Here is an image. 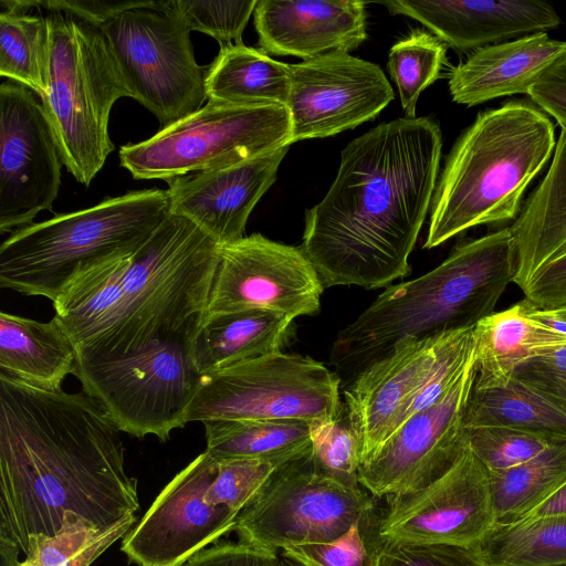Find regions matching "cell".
<instances>
[{
	"instance_id": "8fae6325",
	"label": "cell",
	"mask_w": 566,
	"mask_h": 566,
	"mask_svg": "<svg viewBox=\"0 0 566 566\" xmlns=\"http://www.w3.org/2000/svg\"><path fill=\"white\" fill-rule=\"evenodd\" d=\"M101 29L130 97L161 128L202 107L209 65L196 62L190 31L168 1L123 11Z\"/></svg>"
},
{
	"instance_id": "f6af8a7d",
	"label": "cell",
	"mask_w": 566,
	"mask_h": 566,
	"mask_svg": "<svg viewBox=\"0 0 566 566\" xmlns=\"http://www.w3.org/2000/svg\"><path fill=\"white\" fill-rule=\"evenodd\" d=\"M527 95L566 132V54L544 73Z\"/></svg>"
},
{
	"instance_id": "5b68a950",
	"label": "cell",
	"mask_w": 566,
	"mask_h": 566,
	"mask_svg": "<svg viewBox=\"0 0 566 566\" xmlns=\"http://www.w3.org/2000/svg\"><path fill=\"white\" fill-rule=\"evenodd\" d=\"M220 245L170 212L129 258L112 329L80 357L118 358L151 346L188 343L207 310Z\"/></svg>"
},
{
	"instance_id": "681fc988",
	"label": "cell",
	"mask_w": 566,
	"mask_h": 566,
	"mask_svg": "<svg viewBox=\"0 0 566 566\" xmlns=\"http://www.w3.org/2000/svg\"><path fill=\"white\" fill-rule=\"evenodd\" d=\"M18 566H41V565L30 558H25L23 562H20Z\"/></svg>"
},
{
	"instance_id": "44dd1931",
	"label": "cell",
	"mask_w": 566,
	"mask_h": 566,
	"mask_svg": "<svg viewBox=\"0 0 566 566\" xmlns=\"http://www.w3.org/2000/svg\"><path fill=\"white\" fill-rule=\"evenodd\" d=\"M289 148L284 146L224 168L166 181L170 212L192 221L219 245L241 240L250 213L276 180Z\"/></svg>"
},
{
	"instance_id": "7dc6e473",
	"label": "cell",
	"mask_w": 566,
	"mask_h": 566,
	"mask_svg": "<svg viewBox=\"0 0 566 566\" xmlns=\"http://www.w3.org/2000/svg\"><path fill=\"white\" fill-rule=\"evenodd\" d=\"M551 516H566V482L521 521Z\"/></svg>"
},
{
	"instance_id": "bcb514c9",
	"label": "cell",
	"mask_w": 566,
	"mask_h": 566,
	"mask_svg": "<svg viewBox=\"0 0 566 566\" xmlns=\"http://www.w3.org/2000/svg\"><path fill=\"white\" fill-rule=\"evenodd\" d=\"M38 6L74 13L99 27L123 11L136 8L154 7L157 1H35Z\"/></svg>"
},
{
	"instance_id": "277c9868",
	"label": "cell",
	"mask_w": 566,
	"mask_h": 566,
	"mask_svg": "<svg viewBox=\"0 0 566 566\" xmlns=\"http://www.w3.org/2000/svg\"><path fill=\"white\" fill-rule=\"evenodd\" d=\"M556 143L549 116L528 102L510 101L480 112L447 157L423 248L476 226L515 220L526 188L554 155Z\"/></svg>"
},
{
	"instance_id": "d6986e66",
	"label": "cell",
	"mask_w": 566,
	"mask_h": 566,
	"mask_svg": "<svg viewBox=\"0 0 566 566\" xmlns=\"http://www.w3.org/2000/svg\"><path fill=\"white\" fill-rule=\"evenodd\" d=\"M516 252L513 283L534 310H566V132L552 163L510 227Z\"/></svg>"
},
{
	"instance_id": "f35d334b",
	"label": "cell",
	"mask_w": 566,
	"mask_h": 566,
	"mask_svg": "<svg viewBox=\"0 0 566 566\" xmlns=\"http://www.w3.org/2000/svg\"><path fill=\"white\" fill-rule=\"evenodd\" d=\"M175 15L191 31L214 38L220 49L243 43V30L254 11L251 1H168Z\"/></svg>"
},
{
	"instance_id": "d590c367",
	"label": "cell",
	"mask_w": 566,
	"mask_h": 566,
	"mask_svg": "<svg viewBox=\"0 0 566 566\" xmlns=\"http://www.w3.org/2000/svg\"><path fill=\"white\" fill-rule=\"evenodd\" d=\"M446 53L447 45L423 30L411 32L391 46L387 66L407 117H415L417 101L438 78Z\"/></svg>"
},
{
	"instance_id": "ee69618b",
	"label": "cell",
	"mask_w": 566,
	"mask_h": 566,
	"mask_svg": "<svg viewBox=\"0 0 566 566\" xmlns=\"http://www.w3.org/2000/svg\"><path fill=\"white\" fill-rule=\"evenodd\" d=\"M279 557L280 553L240 541L205 548L180 566H277Z\"/></svg>"
},
{
	"instance_id": "484cf974",
	"label": "cell",
	"mask_w": 566,
	"mask_h": 566,
	"mask_svg": "<svg viewBox=\"0 0 566 566\" xmlns=\"http://www.w3.org/2000/svg\"><path fill=\"white\" fill-rule=\"evenodd\" d=\"M76 368V347L55 317L39 322L0 313V373L31 386L59 390Z\"/></svg>"
},
{
	"instance_id": "4fadbf2b",
	"label": "cell",
	"mask_w": 566,
	"mask_h": 566,
	"mask_svg": "<svg viewBox=\"0 0 566 566\" xmlns=\"http://www.w3.org/2000/svg\"><path fill=\"white\" fill-rule=\"evenodd\" d=\"M386 500L376 521L381 542L473 547L495 524L489 472L468 441L438 479Z\"/></svg>"
},
{
	"instance_id": "e575fe53",
	"label": "cell",
	"mask_w": 566,
	"mask_h": 566,
	"mask_svg": "<svg viewBox=\"0 0 566 566\" xmlns=\"http://www.w3.org/2000/svg\"><path fill=\"white\" fill-rule=\"evenodd\" d=\"M135 522V514H129L98 526L78 514L65 513L55 534L29 536L25 556L41 566H90L126 535Z\"/></svg>"
},
{
	"instance_id": "e0dca14e",
	"label": "cell",
	"mask_w": 566,
	"mask_h": 566,
	"mask_svg": "<svg viewBox=\"0 0 566 566\" xmlns=\"http://www.w3.org/2000/svg\"><path fill=\"white\" fill-rule=\"evenodd\" d=\"M214 459L203 451L164 488L122 552L138 566H180L231 531L239 512L208 501Z\"/></svg>"
},
{
	"instance_id": "c3c4849f",
	"label": "cell",
	"mask_w": 566,
	"mask_h": 566,
	"mask_svg": "<svg viewBox=\"0 0 566 566\" xmlns=\"http://www.w3.org/2000/svg\"><path fill=\"white\" fill-rule=\"evenodd\" d=\"M277 566H296V565L280 554Z\"/></svg>"
},
{
	"instance_id": "d4e9b609",
	"label": "cell",
	"mask_w": 566,
	"mask_h": 566,
	"mask_svg": "<svg viewBox=\"0 0 566 566\" xmlns=\"http://www.w3.org/2000/svg\"><path fill=\"white\" fill-rule=\"evenodd\" d=\"M293 318L250 310L205 314L189 344V358L202 376L264 355L280 353Z\"/></svg>"
},
{
	"instance_id": "ab89813d",
	"label": "cell",
	"mask_w": 566,
	"mask_h": 566,
	"mask_svg": "<svg viewBox=\"0 0 566 566\" xmlns=\"http://www.w3.org/2000/svg\"><path fill=\"white\" fill-rule=\"evenodd\" d=\"M310 431L312 452L321 468L347 484H359L360 444L345 407L339 418L311 423Z\"/></svg>"
},
{
	"instance_id": "ffe728a7",
	"label": "cell",
	"mask_w": 566,
	"mask_h": 566,
	"mask_svg": "<svg viewBox=\"0 0 566 566\" xmlns=\"http://www.w3.org/2000/svg\"><path fill=\"white\" fill-rule=\"evenodd\" d=\"M444 334L402 339L344 388V407L360 444L361 462L406 420L432 374Z\"/></svg>"
},
{
	"instance_id": "cb8c5ba5",
	"label": "cell",
	"mask_w": 566,
	"mask_h": 566,
	"mask_svg": "<svg viewBox=\"0 0 566 566\" xmlns=\"http://www.w3.org/2000/svg\"><path fill=\"white\" fill-rule=\"evenodd\" d=\"M566 54V41L547 32L524 35L473 51L449 76L452 99L469 107L494 98L528 94Z\"/></svg>"
},
{
	"instance_id": "f1b7e54d",
	"label": "cell",
	"mask_w": 566,
	"mask_h": 566,
	"mask_svg": "<svg viewBox=\"0 0 566 566\" xmlns=\"http://www.w3.org/2000/svg\"><path fill=\"white\" fill-rule=\"evenodd\" d=\"M290 87V64L243 43L220 49L206 81L207 99L219 104L286 106Z\"/></svg>"
},
{
	"instance_id": "836d02e7",
	"label": "cell",
	"mask_w": 566,
	"mask_h": 566,
	"mask_svg": "<svg viewBox=\"0 0 566 566\" xmlns=\"http://www.w3.org/2000/svg\"><path fill=\"white\" fill-rule=\"evenodd\" d=\"M475 548L488 566H566V516L494 524Z\"/></svg>"
},
{
	"instance_id": "603a6c76",
	"label": "cell",
	"mask_w": 566,
	"mask_h": 566,
	"mask_svg": "<svg viewBox=\"0 0 566 566\" xmlns=\"http://www.w3.org/2000/svg\"><path fill=\"white\" fill-rule=\"evenodd\" d=\"M366 2L258 0L254 25L262 51L304 61L347 52L367 38Z\"/></svg>"
},
{
	"instance_id": "9a60e30c",
	"label": "cell",
	"mask_w": 566,
	"mask_h": 566,
	"mask_svg": "<svg viewBox=\"0 0 566 566\" xmlns=\"http://www.w3.org/2000/svg\"><path fill=\"white\" fill-rule=\"evenodd\" d=\"M323 291L300 247L253 233L220 245L205 314L262 310L294 319L316 314Z\"/></svg>"
},
{
	"instance_id": "52a82bcc",
	"label": "cell",
	"mask_w": 566,
	"mask_h": 566,
	"mask_svg": "<svg viewBox=\"0 0 566 566\" xmlns=\"http://www.w3.org/2000/svg\"><path fill=\"white\" fill-rule=\"evenodd\" d=\"M48 11V92L40 99L63 165L88 186L114 150L111 109L130 94L101 27L71 12Z\"/></svg>"
},
{
	"instance_id": "f546056e",
	"label": "cell",
	"mask_w": 566,
	"mask_h": 566,
	"mask_svg": "<svg viewBox=\"0 0 566 566\" xmlns=\"http://www.w3.org/2000/svg\"><path fill=\"white\" fill-rule=\"evenodd\" d=\"M463 424L507 427L566 441V411L513 377L495 386L473 385Z\"/></svg>"
},
{
	"instance_id": "b9f144b4",
	"label": "cell",
	"mask_w": 566,
	"mask_h": 566,
	"mask_svg": "<svg viewBox=\"0 0 566 566\" xmlns=\"http://www.w3.org/2000/svg\"><path fill=\"white\" fill-rule=\"evenodd\" d=\"M378 566H488L473 547L381 542Z\"/></svg>"
},
{
	"instance_id": "5bb4252c",
	"label": "cell",
	"mask_w": 566,
	"mask_h": 566,
	"mask_svg": "<svg viewBox=\"0 0 566 566\" xmlns=\"http://www.w3.org/2000/svg\"><path fill=\"white\" fill-rule=\"evenodd\" d=\"M63 161L41 99L11 80L0 85V233L52 211Z\"/></svg>"
},
{
	"instance_id": "7402d4cb",
	"label": "cell",
	"mask_w": 566,
	"mask_h": 566,
	"mask_svg": "<svg viewBox=\"0 0 566 566\" xmlns=\"http://www.w3.org/2000/svg\"><path fill=\"white\" fill-rule=\"evenodd\" d=\"M391 14L412 18L447 46L479 50L512 38L557 29L560 18L544 1H407L380 2Z\"/></svg>"
},
{
	"instance_id": "8d00e7d4",
	"label": "cell",
	"mask_w": 566,
	"mask_h": 566,
	"mask_svg": "<svg viewBox=\"0 0 566 566\" xmlns=\"http://www.w3.org/2000/svg\"><path fill=\"white\" fill-rule=\"evenodd\" d=\"M377 516L354 524L333 542L291 545L280 554L296 566H378Z\"/></svg>"
},
{
	"instance_id": "f907efd6",
	"label": "cell",
	"mask_w": 566,
	"mask_h": 566,
	"mask_svg": "<svg viewBox=\"0 0 566 566\" xmlns=\"http://www.w3.org/2000/svg\"><path fill=\"white\" fill-rule=\"evenodd\" d=\"M566 319V310L559 312H552Z\"/></svg>"
},
{
	"instance_id": "3957f363",
	"label": "cell",
	"mask_w": 566,
	"mask_h": 566,
	"mask_svg": "<svg viewBox=\"0 0 566 566\" xmlns=\"http://www.w3.org/2000/svg\"><path fill=\"white\" fill-rule=\"evenodd\" d=\"M515 270L506 227L460 242L431 271L387 287L335 339L331 359L342 386L405 338L469 328L495 313Z\"/></svg>"
},
{
	"instance_id": "9c48e42d",
	"label": "cell",
	"mask_w": 566,
	"mask_h": 566,
	"mask_svg": "<svg viewBox=\"0 0 566 566\" xmlns=\"http://www.w3.org/2000/svg\"><path fill=\"white\" fill-rule=\"evenodd\" d=\"M340 388L337 373L308 356L269 354L202 375L186 421H334Z\"/></svg>"
},
{
	"instance_id": "30bf717a",
	"label": "cell",
	"mask_w": 566,
	"mask_h": 566,
	"mask_svg": "<svg viewBox=\"0 0 566 566\" xmlns=\"http://www.w3.org/2000/svg\"><path fill=\"white\" fill-rule=\"evenodd\" d=\"M373 496L324 471L312 448L277 467L240 511V541L270 552L305 543H328L376 515Z\"/></svg>"
},
{
	"instance_id": "8992f818",
	"label": "cell",
	"mask_w": 566,
	"mask_h": 566,
	"mask_svg": "<svg viewBox=\"0 0 566 566\" xmlns=\"http://www.w3.org/2000/svg\"><path fill=\"white\" fill-rule=\"evenodd\" d=\"M169 213L167 190L154 188L15 230L0 247V286L53 303L76 274L134 254Z\"/></svg>"
},
{
	"instance_id": "7c38bea8",
	"label": "cell",
	"mask_w": 566,
	"mask_h": 566,
	"mask_svg": "<svg viewBox=\"0 0 566 566\" xmlns=\"http://www.w3.org/2000/svg\"><path fill=\"white\" fill-rule=\"evenodd\" d=\"M189 344L155 345L118 358L77 356L74 376L120 432L166 441L187 424L200 385Z\"/></svg>"
},
{
	"instance_id": "60d3db41",
	"label": "cell",
	"mask_w": 566,
	"mask_h": 566,
	"mask_svg": "<svg viewBox=\"0 0 566 566\" xmlns=\"http://www.w3.org/2000/svg\"><path fill=\"white\" fill-rule=\"evenodd\" d=\"M276 468L261 460L214 459L207 499L212 504L224 505L240 513Z\"/></svg>"
},
{
	"instance_id": "d6a6232c",
	"label": "cell",
	"mask_w": 566,
	"mask_h": 566,
	"mask_svg": "<svg viewBox=\"0 0 566 566\" xmlns=\"http://www.w3.org/2000/svg\"><path fill=\"white\" fill-rule=\"evenodd\" d=\"M495 524L521 521L566 482V441H556L533 459L489 472Z\"/></svg>"
},
{
	"instance_id": "1f68e13d",
	"label": "cell",
	"mask_w": 566,
	"mask_h": 566,
	"mask_svg": "<svg viewBox=\"0 0 566 566\" xmlns=\"http://www.w3.org/2000/svg\"><path fill=\"white\" fill-rule=\"evenodd\" d=\"M0 4V74L42 98L48 92L46 15L31 13V1L1 0Z\"/></svg>"
},
{
	"instance_id": "83f0119b",
	"label": "cell",
	"mask_w": 566,
	"mask_h": 566,
	"mask_svg": "<svg viewBox=\"0 0 566 566\" xmlns=\"http://www.w3.org/2000/svg\"><path fill=\"white\" fill-rule=\"evenodd\" d=\"M132 255L103 262L76 274L53 302L54 317L77 352L92 348L112 329Z\"/></svg>"
},
{
	"instance_id": "7bdbcfd3",
	"label": "cell",
	"mask_w": 566,
	"mask_h": 566,
	"mask_svg": "<svg viewBox=\"0 0 566 566\" xmlns=\"http://www.w3.org/2000/svg\"><path fill=\"white\" fill-rule=\"evenodd\" d=\"M512 377L566 411V345L527 360Z\"/></svg>"
},
{
	"instance_id": "ac0fdd59",
	"label": "cell",
	"mask_w": 566,
	"mask_h": 566,
	"mask_svg": "<svg viewBox=\"0 0 566 566\" xmlns=\"http://www.w3.org/2000/svg\"><path fill=\"white\" fill-rule=\"evenodd\" d=\"M290 145L333 136L375 118L395 97L379 65L347 52L290 64Z\"/></svg>"
},
{
	"instance_id": "4dcf8cb0",
	"label": "cell",
	"mask_w": 566,
	"mask_h": 566,
	"mask_svg": "<svg viewBox=\"0 0 566 566\" xmlns=\"http://www.w3.org/2000/svg\"><path fill=\"white\" fill-rule=\"evenodd\" d=\"M206 451L217 460L252 459L280 467L311 449L310 423L297 420H216L202 423Z\"/></svg>"
},
{
	"instance_id": "74e56055",
	"label": "cell",
	"mask_w": 566,
	"mask_h": 566,
	"mask_svg": "<svg viewBox=\"0 0 566 566\" xmlns=\"http://www.w3.org/2000/svg\"><path fill=\"white\" fill-rule=\"evenodd\" d=\"M465 430L472 451L488 472H501L517 467L558 441L507 427H479Z\"/></svg>"
},
{
	"instance_id": "2e32d148",
	"label": "cell",
	"mask_w": 566,
	"mask_h": 566,
	"mask_svg": "<svg viewBox=\"0 0 566 566\" xmlns=\"http://www.w3.org/2000/svg\"><path fill=\"white\" fill-rule=\"evenodd\" d=\"M474 378L475 360L443 399L409 417L360 463L358 482L371 496L422 489L451 467L468 441L463 419Z\"/></svg>"
},
{
	"instance_id": "ba28073f",
	"label": "cell",
	"mask_w": 566,
	"mask_h": 566,
	"mask_svg": "<svg viewBox=\"0 0 566 566\" xmlns=\"http://www.w3.org/2000/svg\"><path fill=\"white\" fill-rule=\"evenodd\" d=\"M286 106L209 102L153 137L119 149L134 179H161L224 168L290 146Z\"/></svg>"
},
{
	"instance_id": "7a4b0ae2",
	"label": "cell",
	"mask_w": 566,
	"mask_h": 566,
	"mask_svg": "<svg viewBox=\"0 0 566 566\" xmlns=\"http://www.w3.org/2000/svg\"><path fill=\"white\" fill-rule=\"evenodd\" d=\"M441 150L439 124L407 116L379 124L344 148L329 190L306 211L300 245L324 289L373 290L408 275Z\"/></svg>"
},
{
	"instance_id": "6da1fadb",
	"label": "cell",
	"mask_w": 566,
	"mask_h": 566,
	"mask_svg": "<svg viewBox=\"0 0 566 566\" xmlns=\"http://www.w3.org/2000/svg\"><path fill=\"white\" fill-rule=\"evenodd\" d=\"M119 430L82 392L0 373V559L18 566L29 536L53 535L65 513L98 526L139 509Z\"/></svg>"
},
{
	"instance_id": "4316f807",
	"label": "cell",
	"mask_w": 566,
	"mask_h": 566,
	"mask_svg": "<svg viewBox=\"0 0 566 566\" xmlns=\"http://www.w3.org/2000/svg\"><path fill=\"white\" fill-rule=\"evenodd\" d=\"M566 345V335L538 323L524 300L475 325L474 386L507 381L527 360Z\"/></svg>"
}]
</instances>
